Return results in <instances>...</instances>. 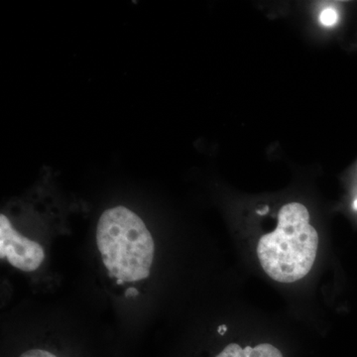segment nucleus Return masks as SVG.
<instances>
[{
	"label": "nucleus",
	"mask_w": 357,
	"mask_h": 357,
	"mask_svg": "<svg viewBox=\"0 0 357 357\" xmlns=\"http://www.w3.org/2000/svg\"><path fill=\"white\" fill-rule=\"evenodd\" d=\"M318 246V232L306 206L291 203L279 211L276 229L260 238L257 255L270 278L293 283L311 271Z\"/></svg>",
	"instance_id": "obj_2"
},
{
	"label": "nucleus",
	"mask_w": 357,
	"mask_h": 357,
	"mask_svg": "<svg viewBox=\"0 0 357 357\" xmlns=\"http://www.w3.org/2000/svg\"><path fill=\"white\" fill-rule=\"evenodd\" d=\"M137 295H138V291L136 290L135 288L128 289V290L126 291V297H129V296H131V297H133V296H137Z\"/></svg>",
	"instance_id": "obj_7"
},
{
	"label": "nucleus",
	"mask_w": 357,
	"mask_h": 357,
	"mask_svg": "<svg viewBox=\"0 0 357 357\" xmlns=\"http://www.w3.org/2000/svg\"><path fill=\"white\" fill-rule=\"evenodd\" d=\"M338 14L333 8H326L319 15V21L321 24L330 27L337 22Z\"/></svg>",
	"instance_id": "obj_5"
},
{
	"label": "nucleus",
	"mask_w": 357,
	"mask_h": 357,
	"mask_svg": "<svg viewBox=\"0 0 357 357\" xmlns=\"http://www.w3.org/2000/svg\"><path fill=\"white\" fill-rule=\"evenodd\" d=\"M215 357H283V354L276 347L269 344L245 347L230 344Z\"/></svg>",
	"instance_id": "obj_4"
},
{
	"label": "nucleus",
	"mask_w": 357,
	"mask_h": 357,
	"mask_svg": "<svg viewBox=\"0 0 357 357\" xmlns=\"http://www.w3.org/2000/svg\"><path fill=\"white\" fill-rule=\"evenodd\" d=\"M0 258H6L21 271L38 269L45 259L44 248L36 241L21 236L13 229L6 215H0Z\"/></svg>",
	"instance_id": "obj_3"
},
{
	"label": "nucleus",
	"mask_w": 357,
	"mask_h": 357,
	"mask_svg": "<svg viewBox=\"0 0 357 357\" xmlns=\"http://www.w3.org/2000/svg\"><path fill=\"white\" fill-rule=\"evenodd\" d=\"M20 357H58L53 352L46 351L42 349H28L20 354Z\"/></svg>",
	"instance_id": "obj_6"
},
{
	"label": "nucleus",
	"mask_w": 357,
	"mask_h": 357,
	"mask_svg": "<svg viewBox=\"0 0 357 357\" xmlns=\"http://www.w3.org/2000/svg\"><path fill=\"white\" fill-rule=\"evenodd\" d=\"M225 331H227V326H222L218 328V332L220 333V335H223V333H225Z\"/></svg>",
	"instance_id": "obj_8"
},
{
	"label": "nucleus",
	"mask_w": 357,
	"mask_h": 357,
	"mask_svg": "<svg viewBox=\"0 0 357 357\" xmlns=\"http://www.w3.org/2000/svg\"><path fill=\"white\" fill-rule=\"evenodd\" d=\"M96 244L109 277L119 285L149 277L153 237L134 211L122 206L105 211L98 220Z\"/></svg>",
	"instance_id": "obj_1"
}]
</instances>
